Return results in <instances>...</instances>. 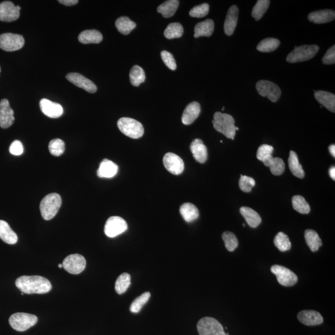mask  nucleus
Here are the masks:
<instances>
[{
	"label": "nucleus",
	"instance_id": "obj_1",
	"mask_svg": "<svg viewBox=\"0 0 335 335\" xmlns=\"http://www.w3.org/2000/svg\"><path fill=\"white\" fill-rule=\"evenodd\" d=\"M15 284L24 294H42L49 293L52 288L50 282L39 276H23L16 280Z\"/></svg>",
	"mask_w": 335,
	"mask_h": 335
},
{
	"label": "nucleus",
	"instance_id": "obj_2",
	"mask_svg": "<svg viewBox=\"0 0 335 335\" xmlns=\"http://www.w3.org/2000/svg\"><path fill=\"white\" fill-rule=\"evenodd\" d=\"M213 126L217 131L224 134L226 137L234 140L236 131L234 117L228 114L216 112L212 121Z\"/></svg>",
	"mask_w": 335,
	"mask_h": 335
},
{
	"label": "nucleus",
	"instance_id": "obj_3",
	"mask_svg": "<svg viewBox=\"0 0 335 335\" xmlns=\"http://www.w3.org/2000/svg\"><path fill=\"white\" fill-rule=\"evenodd\" d=\"M62 205V198L57 193H51L42 199L40 204L41 215L45 221L53 219Z\"/></svg>",
	"mask_w": 335,
	"mask_h": 335
},
{
	"label": "nucleus",
	"instance_id": "obj_4",
	"mask_svg": "<svg viewBox=\"0 0 335 335\" xmlns=\"http://www.w3.org/2000/svg\"><path fill=\"white\" fill-rule=\"evenodd\" d=\"M117 126L122 133L134 139L142 137L144 134L142 124L129 117H122L117 121Z\"/></svg>",
	"mask_w": 335,
	"mask_h": 335
},
{
	"label": "nucleus",
	"instance_id": "obj_5",
	"mask_svg": "<svg viewBox=\"0 0 335 335\" xmlns=\"http://www.w3.org/2000/svg\"><path fill=\"white\" fill-rule=\"evenodd\" d=\"M319 47L316 45H303L296 47L287 57L289 63L294 64L308 61L317 54Z\"/></svg>",
	"mask_w": 335,
	"mask_h": 335
},
{
	"label": "nucleus",
	"instance_id": "obj_6",
	"mask_svg": "<svg viewBox=\"0 0 335 335\" xmlns=\"http://www.w3.org/2000/svg\"><path fill=\"white\" fill-rule=\"evenodd\" d=\"M36 316L30 313L19 312L14 313L9 318V325L18 332H25L37 324Z\"/></svg>",
	"mask_w": 335,
	"mask_h": 335
},
{
	"label": "nucleus",
	"instance_id": "obj_7",
	"mask_svg": "<svg viewBox=\"0 0 335 335\" xmlns=\"http://www.w3.org/2000/svg\"><path fill=\"white\" fill-rule=\"evenodd\" d=\"M200 335H226L221 323L212 317H204L198 323Z\"/></svg>",
	"mask_w": 335,
	"mask_h": 335
},
{
	"label": "nucleus",
	"instance_id": "obj_8",
	"mask_svg": "<svg viewBox=\"0 0 335 335\" xmlns=\"http://www.w3.org/2000/svg\"><path fill=\"white\" fill-rule=\"evenodd\" d=\"M22 35L13 33H4L0 35V48L4 51L13 52L22 49L25 45Z\"/></svg>",
	"mask_w": 335,
	"mask_h": 335
},
{
	"label": "nucleus",
	"instance_id": "obj_9",
	"mask_svg": "<svg viewBox=\"0 0 335 335\" xmlns=\"http://www.w3.org/2000/svg\"><path fill=\"white\" fill-rule=\"evenodd\" d=\"M272 273L276 275L277 281L282 286H293L298 281V277L291 270L283 266L274 265L271 268Z\"/></svg>",
	"mask_w": 335,
	"mask_h": 335
},
{
	"label": "nucleus",
	"instance_id": "obj_10",
	"mask_svg": "<svg viewBox=\"0 0 335 335\" xmlns=\"http://www.w3.org/2000/svg\"><path fill=\"white\" fill-rule=\"evenodd\" d=\"M128 229V224L123 218L112 216L107 220L104 226V233L109 238H114L125 232Z\"/></svg>",
	"mask_w": 335,
	"mask_h": 335
},
{
	"label": "nucleus",
	"instance_id": "obj_11",
	"mask_svg": "<svg viewBox=\"0 0 335 335\" xmlns=\"http://www.w3.org/2000/svg\"><path fill=\"white\" fill-rule=\"evenodd\" d=\"M257 92L263 97H267L272 102H276L281 97V90L276 84L271 81L261 80L256 85Z\"/></svg>",
	"mask_w": 335,
	"mask_h": 335
},
{
	"label": "nucleus",
	"instance_id": "obj_12",
	"mask_svg": "<svg viewBox=\"0 0 335 335\" xmlns=\"http://www.w3.org/2000/svg\"><path fill=\"white\" fill-rule=\"evenodd\" d=\"M87 262L85 258L80 254L68 256L62 263L63 268L70 274H78L85 269Z\"/></svg>",
	"mask_w": 335,
	"mask_h": 335
},
{
	"label": "nucleus",
	"instance_id": "obj_13",
	"mask_svg": "<svg viewBox=\"0 0 335 335\" xmlns=\"http://www.w3.org/2000/svg\"><path fill=\"white\" fill-rule=\"evenodd\" d=\"M164 166L165 168L174 175H179L183 173L184 169L183 160L178 155L173 153H167L164 157Z\"/></svg>",
	"mask_w": 335,
	"mask_h": 335
},
{
	"label": "nucleus",
	"instance_id": "obj_14",
	"mask_svg": "<svg viewBox=\"0 0 335 335\" xmlns=\"http://www.w3.org/2000/svg\"><path fill=\"white\" fill-rule=\"evenodd\" d=\"M68 80L76 87L87 91L90 93H95L97 91V85L92 81L78 73H70L66 75Z\"/></svg>",
	"mask_w": 335,
	"mask_h": 335
},
{
	"label": "nucleus",
	"instance_id": "obj_15",
	"mask_svg": "<svg viewBox=\"0 0 335 335\" xmlns=\"http://www.w3.org/2000/svg\"><path fill=\"white\" fill-rule=\"evenodd\" d=\"M14 122V111L9 100L3 99L0 101V127L2 129L9 128Z\"/></svg>",
	"mask_w": 335,
	"mask_h": 335
},
{
	"label": "nucleus",
	"instance_id": "obj_16",
	"mask_svg": "<svg viewBox=\"0 0 335 335\" xmlns=\"http://www.w3.org/2000/svg\"><path fill=\"white\" fill-rule=\"evenodd\" d=\"M20 11L11 1H6L0 3V21L12 22L19 18Z\"/></svg>",
	"mask_w": 335,
	"mask_h": 335
},
{
	"label": "nucleus",
	"instance_id": "obj_17",
	"mask_svg": "<svg viewBox=\"0 0 335 335\" xmlns=\"http://www.w3.org/2000/svg\"><path fill=\"white\" fill-rule=\"evenodd\" d=\"M298 318L302 324L307 326H315L324 322V318L322 315L315 310L301 311L298 313Z\"/></svg>",
	"mask_w": 335,
	"mask_h": 335
},
{
	"label": "nucleus",
	"instance_id": "obj_18",
	"mask_svg": "<svg viewBox=\"0 0 335 335\" xmlns=\"http://www.w3.org/2000/svg\"><path fill=\"white\" fill-rule=\"evenodd\" d=\"M40 107L43 113L50 118H58L63 114L64 109L61 104L47 99L40 100Z\"/></svg>",
	"mask_w": 335,
	"mask_h": 335
},
{
	"label": "nucleus",
	"instance_id": "obj_19",
	"mask_svg": "<svg viewBox=\"0 0 335 335\" xmlns=\"http://www.w3.org/2000/svg\"><path fill=\"white\" fill-rule=\"evenodd\" d=\"M238 13V8L236 5L232 6L227 12L224 23V31L227 35L233 34L237 25Z\"/></svg>",
	"mask_w": 335,
	"mask_h": 335
},
{
	"label": "nucleus",
	"instance_id": "obj_20",
	"mask_svg": "<svg viewBox=\"0 0 335 335\" xmlns=\"http://www.w3.org/2000/svg\"><path fill=\"white\" fill-rule=\"evenodd\" d=\"M190 149L196 161L200 164H204L207 161V148L202 140L196 138L193 140L190 145Z\"/></svg>",
	"mask_w": 335,
	"mask_h": 335
},
{
	"label": "nucleus",
	"instance_id": "obj_21",
	"mask_svg": "<svg viewBox=\"0 0 335 335\" xmlns=\"http://www.w3.org/2000/svg\"><path fill=\"white\" fill-rule=\"evenodd\" d=\"M201 112V106L198 102L194 101L189 104L182 115V123L184 125H190L198 118Z\"/></svg>",
	"mask_w": 335,
	"mask_h": 335
},
{
	"label": "nucleus",
	"instance_id": "obj_22",
	"mask_svg": "<svg viewBox=\"0 0 335 335\" xmlns=\"http://www.w3.org/2000/svg\"><path fill=\"white\" fill-rule=\"evenodd\" d=\"M335 12L331 9L313 11L308 14V20L315 24L329 23L335 20Z\"/></svg>",
	"mask_w": 335,
	"mask_h": 335
},
{
	"label": "nucleus",
	"instance_id": "obj_23",
	"mask_svg": "<svg viewBox=\"0 0 335 335\" xmlns=\"http://www.w3.org/2000/svg\"><path fill=\"white\" fill-rule=\"evenodd\" d=\"M118 171V166L111 160L104 159L100 162L99 168L97 171L100 178H111L114 177Z\"/></svg>",
	"mask_w": 335,
	"mask_h": 335
},
{
	"label": "nucleus",
	"instance_id": "obj_24",
	"mask_svg": "<svg viewBox=\"0 0 335 335\" xmlns=\"http://www.w3.org/2000/svg\"><path fill=\"white\" fill-rule=\"evenodd\" d=\"M315 98L320 104L326 107L330 111L335 112V96L325 91H315Z\"/></svg>",
	"mask_w": 335,
	"mask_h": 335
},
{
	"label": "nucleus",
	"instance_id": "obj_25",
	"mask_svg": "<svg viewBox=\"0 0 335 335\" xmlns=\"http://www.w3.org/2000/svg\"><path fill=\"white\" fill-rule=\"evenodd\" d=\"M0 238L4 243L14 245L18 240V235L6 222L0 220Z\"/></svg>",
	"mask_w": 335,
	"mask_h": 335
},
{
	"label": "nucleus",
	"instance_id": "obj_26",
	"mask_svg": "<svg viewBox=\"0 0 335 335\" xmlns=\"http://www.w3.org/2000/svg\"><path fill=\"white\" fill-rule=\"evenodd\" d=\"M102 40L101 33L97 30H86L78 35L79 42L84 44H99Z\"/></svg>",
	"mask_w": 335,
	"mask_h": 335
},
{
	"label": "nucleus",
	"instance_id": "obj_27",
	"mask_svg": "<svg viewBox=\"0 0 335 335\" xmlns=\"http://www.w3.org/2000/svg\"><path fill=\"white\" fill-rule=\"evenodd\" d=\"M266 167H269L271 173L274 175H281L285 170L283 160L280 158H274L271 155L263 161Z\"/></svg>",
	"mask_w": 335,
	"mask_h": 335
},
{
	"label": "nucleus",
	"instance_id": "obj_28",
	"mask_svg": "<svg viewBox=\"0 0 335 335\" xmlns=\"http://www.w3.org/2000/svg\"><path fill=\"white\" fill-rule=\"evenodd\" d=\"M214 30V23L210 19L203 22L199 23L195 28L194 37L198 38L202 36L210 37Z\"/></svg>",
	"mask_w": 335,
	"mask_h": 335
},
{
	"label": "nucleus",
	"instance_id": "obj_29",
	"mask_svg": "<svg viewBox=\"0 0 335 335\" xmlns=\"http://www.w3.org/2000/svg\"><path fill=\"white\" fill-rule=\"evenodd\" d=\"M240 212L242 216L245 218L249 226L251 228H256L262 222V218L255 210L248 207H241Z\"/></svg>",
	"mask_w": 335,
	"mask_h": 335
},
{
	"label": "nucleus",
	"instance_id": "obj_30",
	"mask_svg": "<svg viewBox=\"0 0 335 335\" xmlns=\"http://www.w3.org/2000/svg\"><path fill=\"white\" fill-rule=\"evenodd\" d=\"M179 210L184 221L187 222L195 221L200 216L197 207L191 203H185L182 205Z\"/></svg>",
	"mask_w": 335,
	"mask_h": 335
},
{
	"label": "nucleus",
	"instance_id": "obj_31",
	"mask_svg": "<svg viewBox=\"0 0 335 335\" xmlns=\"http://www.w3.org/2000/svg\"><path fill=\"white\" fill-rule=\"evenodd\" d=\"M289 169L293 175L299 178H303L305 176V172L303 171L302 167L299 164V158L295 152L291 151L288 159Z\"/></svg>",
	"mask_w": 335,
	"mask_h": 335
},
{
	"label": "nucleus",
	"instance_id": "obj_32",
	"mask_svg": "<svg viewBox=\"0 0 335 335\" xmlns=\"http://www.w3.org/2000/svg\"><path fill=\"white\" fill-rule=\"evenodd\" d=\"M304 235L306 243L312 252L319 250L322 245V241L317 232L313 230L307 229L305 231Z\"/></svg>",
	"mask_w": 335,
	"mask_h": 335
},
{
	"label": "nucleus",
	"instance_id": "obj_33",
	"mask_svg": "<svg viewBox=\"0 0 335 335\" xmlns=\"http://www.w3.org/2000/svg\"><path fill=\"white\" fill-rule=\"evenodd\" d=\"M179 1L178 0H169L160 4L157 8L158 13L162 14L165 18L173 16L178 9Z\"/></svg>",
	"mask_w": 335,
	"mask_h": 335
},
{
	"label": "nucleus",
	"instance_id": "obj_34",
	"mask_svg": "<svg viewBox=\"0 0 335 335\" xmlns=\"http://www.w3.org/2000/svg\"><path fill=\"white\" fill-rule=\"evenodd\" d=\"M116 27L119 33L124 35H128L136 27V24L131 21L128 17L123 16L117 19L116 21Z\"/></svg>",
	"mask_w": 335,
	"mask_h": 335
},
{
	"label": "nucleus",
	"instance_id": "obj_35",
	"mask_svg": "<svg viewBox=\"0 0 335 335\" xmlns=\"http://www.w3.org/2000/svg\"><path fill=\"white\" fill-rule=\"evenodd\" d=\"M129 76L132 85L134 87H138L145 80V71L142 68L138 66H134L132 68Z\"/></svg>",
	"mask_w": 335,
	"mask_h": 335
},
{
	"label": "nucleus",
	"instance_id": "obj_36",
	"mask_svg": "<svg viewBox=\"0 0 335 335\" xmlns=\"http://www.w3.org/2000/svg\"><path fill=\"white\" fill-rule=\"evenodd\" d=\"M183 26L179 23L169 24L164 31L165 37L168 39H176L180 38L183 34Z\"/></svg>",
	"mask_w": 335,
	"mask_h": 335
},
{
	"label": "nucleus",
	"instance_id": "obj_37",
	"mask_svg": "<svg viewBox=\"0 0 335 335\" xmlns=\"http://www.w3.org/2000/svg\"><path fill=\"white\" fill-rule=\"evenodd\" d=\"M131 284V275L124 272L117 279L115 283V290L118 294L125 293Z\"/></svg>",
	"mask_w": 335,
	"mask_h": 335
},
{
	"label": "nucleus",
	"instance_id": "obj_38",
	"mask_svg": "<svg viewBox=\"0 0 335 335\" xmlns=\"http://www.w3.org/2000/svg\"><path fill=\"white\" fill-rule=\"evenodd\" d=\"M280 41L274 38H267L263 39L258 44L257 49L262 52H271L276 50L279 46Z\"/></svg>",
	"mask_w": 335,
	"mask_h": 335
},
{
	"label": "nucleus",
	"instance_id": "obj_39",
	"mask_svg": "<svg viewBox=\"0 0 335 335\" xmlns=\"http://www.w3.org/2000/svg\"><path fill=\"white\" fill-rule=\"evenodd\" d=\"M293 206L297 212L302 214H307L310 211V207L305 198L301 196H294L292 200Z\"/></svg>",
	"mask_w": 335,
	"mask_h": 335
},
{
	"label": "nucleus",
	"instance_id": "obj_40",
	"mask_svg": "<svg viewBox=\"0 0 335 335\" xmlns=\"http://www.w3.org/2000/svg\"><path fill=\"white\" fill-rule=\"evenodd\" d=\"M274 243L277 248L282 252L289 251L291 248V243L288 236L283 232H279L275 236Z\"/></svg>",
	"mask_w": 335,
	"mask_h": 335
},
{
	"label": "nucleus",
	"instance_id": "obj_41",
	"mask_svg": "<svg viewBox=\"0 0 335 335\" xmlns=\"http://www.w3.org/2000/svg\"><path fill=\"white\" fill-rule=\"evenodd\" d=\"M270 1L269 0H259L253 7L251 15L256 21H259L269 8Z\"/></svg>",
	"mask_w": 335,
	"mask_h": 335
},
{
	"label": "nucleus",
	"instance_id": "obj_42",
	"mask_svg": "<svg viewBox=\"0 0 335 335\" xmlns=\"http://www.w3.org/2000/svg\"><path fill=\"white\" fill-rule=\"evenodd\" d=\"M151 294L149 292H145L142 295L137 297L132 303L130 310L133 313H138L140 312L143 306L147 302L150 298Z\"/></svg>",
	"mask_w": 335,
	"mask_h": 335
},
{
	"label": "nucleus",
	"instance_id": "obj_43",
	"mask_svg": "<svg viewBox=\"0 0 335 335\" xmlns=\"http://www.w3.org/2000/svg\"><path fill=\"white\" fill-rule=\"evenodd\" d=\"M66 149V145L63 140L60 138H55L50 141L49 144V150L50 154L53 156L59 157L64 154Z\"/></svg>",
	"mask_w": 335,
	"mask_h": 335
},
{
	"label": "nucleus",
	"instance_id": "obj_44",
	"mask_svg": "<svg viewBox=\"0 0 335 335\" xmlns=\"http://www.w3.org/2000/svg\"><path fill=\"white\" fill-rule=\"evenodd\" d=\"M222 239L225 243L227 250L234 251L238 246V240L235 234L231 232H225L222 234Z\"/></svg>",
	"mask_w": 335,
	"mask_h": 335
},
{
	"label": "nucleus",
	"instance_id": "obj_45",
	"mask_svg": "<svg viewBox=\"0 0 335 335\" xmlns=\"http://www.w3.org/2000/svg\"><path fill=\"white\" fill-rule=\"evenodd\" d=\"M209 5L207 3H203L200 5L194 7L190 11V15L193 18H203L209 13Z\"/></svg>",
	"mask_w": 335,
	"mask_h": 335
},
{
	"label": "nucleus",
	"instance_id": "obj_46",
	"mask_svg": "<svg viewBox=\"0 0 335 335\" xmlns=\"http://www.w3.org/2000/svg\"><path fill=\"white\" fill-rule=\"evenodd\" d=\"M255 186V179L247 176L241 175L239 180V187L243 192H250L252 188Z\"/></svg>",
	"mask_w": 335,
	"mask_h": 335
},
{
	"label": "nucleus",
	"instance_id": "obj_47",
	"mask_svg": "<svg viewBox=\"0 0 335 335\" xmlns=\"http://www.w3.org/2000/svg\"><path fill=\"white\" fill-rule=\"evenodd\" d=\"M274 148L271 145L263 144L258 148L257 157L263 162L268 157L271 156L273 153Z\"/></svg>",
	"mask_w": 335,
	"mask_h": 335
},
{
	"label": "nucleus",
	"instance_id": "obj_48",
	"mask_svg": "<svg viewBox=\"0 0 335 335\" xmlns=\"http://www.w3.org/2000/svg\"><path fill=\"white\" fill-rule=\"evenodd\" d=\"M161 57L165 65L168 68L171 70H175L176 69V64L175 60L174 59L173 55L170 52L164 50L161 52Z\"/></svg>",
	"mask_w": 335,
	"mask_h": 335
},
{
	"label": "nucleus",
	"instance_id": "obj_49",
	"mask_svg": "<svg viewBox=\"0 0 335 335\" xmlns=\"http://www.w3.org/2000/svg\"><path fill=\"white\" fill-rule=\"evenodd\" d=\"M24 152L23 143L20 140H14L9 147V152L15 156H20Z\"/></svg>",
	"mask_w": 335,
	"mask_h": 335
},
{
	"label": "nucleus",
	"instance_id": "obj_50",
	"mask_svg": "<svg viewBox=\"0 0 335 335\" xmlns=\"http://www.w3.org/2000/svg\"><path fill=\"white\" fill-rule=\"evenodd\" d=\"M323 64L325 65H332L335 63V45L330 47L327 50L322 59Z\"/></svg>",
	"mask_w": 335,
	"mask_h": 335
},
{
	"label": "nucleus",
	"instance_id": "obj_51",
	"mask_svg": "<svg viewBox=\"0 0 335 335\" xmlns=\"http://www.w3.org/2000/svg\"><path fill=\"white\" fill-rule=\"evenodd\" d=\"M60 3L64 4L66 6H73L78 3V0H59Z\"/></svg>",
	"mask_w": 335,
	"mask_h": 335
},
{
	"label": "nucleus",
	"instance_id": "obj_52",
	"mask_svg": "<svg viewBox=\"0 0 335 335\" xmlns=\"http://www.w3.org/2000/svg\"><path fill=\"white\" fill-rule=\"evenodd\" d=\"M329 174L332 179L335 180V167H332L330 168L329 169Z\"/></svg>",
	"mask_w": 335,
	"mask_h": 335
},
{
	"label": "nucleus",
	"instance_id": "obj_53",
	"mask_svg": "<svg viewBox=\"0 0 335 335\" xmlns=\"http://www.w3.org/2000/svg\"><path fill=\"white\" fill-rule=\"evenodd\" d=\"M329 151H330V154H331L332 156L335 158V144H332V145L330 146Z\"/></svg>",
	"mask_w": 335,
	"mask_h": 335
},
{
	"label": "nucleus",
	"instance_id": "obj_54",
	"mask_svg": "<svg viewBox=\"0 0 335 335\" xmlns=\"http://www.w3.org/2000/svg\"><path fill=\"white\" fill-rule=\"evenodd\" d=\"M62 267H63V265H62V264H59V268H62Z\"/></svg>",
	"mask_w": 335,
	"mask_h": 335
},
{
	"label": "nucleus",
	"instance_id": "obj_55",
	"mask_svg": "<svg viewBox=\"0 0 335 335\" xmlns=\"http://www.w3.org/2000/svg\"><path fill=\"white\" fill-rule=\"evenodd\" d=\"M243 227H245V224H243Z\"/></svg>",
	"mask_w": 335,
	"mask_h": 335
},
{
	"label": "nucleus",
	"instance_id": "obj_56",
	"mask_svg": "<svg viewBox=\"0 0 335 335\" xmlns=\"http://www.w3.org/2000/svg\"><path fill=\"white\" fill-rule=\"evenodd\" d=\"M24 294H24L23 293H21V295H23V296Z\"/></svg>",
	"mask_w": 335,
	"mask_h": 335
},
{
	"label": "nucleus",
	"instance_id": "obj_57",
	"mask_svg": "<svg viewBox=\"0 0 335 335\" xmlns=\"http://www.w3.org/2000/svg\"><path fill=\"white\" fill-rule=\"evenodd\" d=\"M0 72H1V67H0Z\"/></svg>",
	"mask_w": 335,
	"mask_h": 335
}]
</instances>
